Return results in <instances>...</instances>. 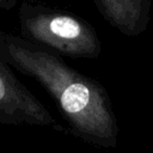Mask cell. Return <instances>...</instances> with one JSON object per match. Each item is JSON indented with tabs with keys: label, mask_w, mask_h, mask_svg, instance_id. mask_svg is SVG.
<instances>
[{
	"label": "cell",
	"mask_w": 153,
	"mask_h": 153,
	"mask_svg": "<svg viewBox=\"0 0 153 153\" xmlns=\"http://www.w3.org/2000/svg\"><path fill=\"white\" fill-rule=\"evenodd\" d=\"M0 59L47 90L74 135L104 148L117 146L118 124L106 90L55 51L0 31Z\"/></svg>",
	"instance_id": "6da1fadb"
},
{
	"label": "cell",
	"mask_w": 153,
	"mask_h": 153,
	"mask_svg": "<svg viewBox=\"0 0 153 153\" xmlns=\"http://www.w3.org/2000/svg\"><path fill=\"white\" fill-rule=\"evenodd\" d=\"M20 26L23 38L62 55L97 59L102 51L94 29L71 13L23 7Z\"/></svg>",
	"instance_id": "7a4b0ae2"
},
{
	"label": "cell",
	"mask_w": 153,
	"mask_h": 153,
	"mask_svg": "<svg viewBox=\"0 0 153 153\" xmlns=\"http://www.w3.org/2000/svg\"><path fill=\"white\" fill-rule=\"evenodd\" d=\"M56 126L49 110L16 78L0 59V126Z\"/></svg>",
	"instance_id": "3957f363"
},
{
	"label": "cell",
	"mask_w": 153,
	"mask_h": 153,
	"mask_svg": "<svg viewBox=\"0 0 153 153\" xmlns=\"http://www.w3.org/2000/svg\"><path fill=\"white\" fill-rule=\"evenodd\" d=\"M105 20L121 33L135 37L148 27L151 0H94Z\"/></svg>",
	"instance_id": "277c9868"
}]
</instances>
